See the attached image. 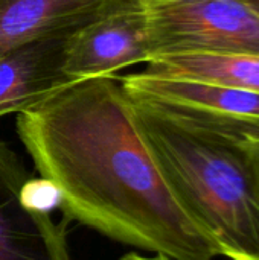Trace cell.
I'll return each instance as SVG.
<instances>
[{"instance_id":"6","label":"cell","mask_w":259,"mask_h":260,"mask_svg":"<svg viewBox=\"0 0 259 260\" xmlns=\"http://www.w3.org/2000/svg\"><path fill=\"white\" fill-rule=\"evenodd\" d=\"M31 177L21 158L0 142V260H72L64 224L23 203Z\"/></svg>"},{"instance_id":"13","label":"cell","mask_w":259,"mask_h":260,"mask_svg":"<svg viewBox=\"0 0 259 260\" xmlns=\"http://www.w3.org/2000/svg\"><path fill=\"white\" fill-rule=\"evenodd\" d=\"M244 2L259 15V0H244Z\"/></svg>"},{"instance_id":"4","label":"cell","mask_w":259,"mask_h":260,"mask_svg":"<svg viewBox=\"0 0 259 260\" xmlns=\"http://www.w3.org/2000/svg\"><path fill=\"white\" fill-rule=\"evenodd\" d=\"M130 99L182 122L238 140L259 139V94L145 72L121 78Z\"/></svg>"},{"instance_id":"5","label":"cell","mask_w":259,"mask_h":260,"mask_svg":"<svg viewBox=\"0 0 259 260\" xmlns=\"http://www.w3.org/2000/svg\"><path fill=\"white\" fill-rule=\"evenodd\" d=\"M148 21L140 0H122L69 34L64 72L76 81L116 76L130 66L150 62Z\"/></svg>"},{"instance_id":"8","label":"cell","mask_w":259,"mask_h":260,"mask_svg":"<svg viewBox=\"0 0 259 260\" xmlns=\"http://www.w3.org/2000/svg\"><path fill=\"white\" fill-rule=\"evenodd\" d=\"M122 0H0V56L20 46L72 34Z\"/></svg>"},{"instance_id":"9","label":"cell","mask_w":259,"mask_h":260,"mask_svg":"<svg viewBox=\"0 0 259 260\" xmlns=\"http://www.w3.org/2000/svg\"><path fill=\"white\" fill-rule=\"evenodd\" d=\"M145 73L226 85L259 94V55L176 53L154 58Z\"/></svg>"},{"instance_id":"3","label":"cell","mask_w":259,"mask_h":260,"mask_svg":"<svg viewBox=\"0 0 259 260\" xmlns=\"http://www.w3.org/2000/svg\"><path fill=\"white\" fill-rule=\"evenodd\" d=\"M151 61L176 53L259 55V15L244 0L142 2Z\"/></svg>"},{"instance_id":"15","label":"cell","mask_w":259,"mask_h":260,"mask_svg":"<svg viewBox=\"0 0 259 260\" xmlns=\"http://www.w3.org/2000/svg\"><path fill=\"white\" fill-rule=\"evenodd\" d=\"M256 260H259V257H258V259H256Z\"/></svg>"},{"instance_id":"1","label":"cell","mask_w":259,"mask_h":260,"mask_svg":"<svg viewBox=\"0 0 259 260\" xmlns=\"http://www.w3.org/2000/svg\"><path fill=\"white\" fill-rule=\"evenodd\" d=\"M40 177L60 193L66 222L174 260H212L215 245L166 186L118 76L73 82L17 114Z\"/></svg>"},{"instance_id":"12","label":"cell","mask_w":259,"mask_h":260,"mask_svg":"<svg viewBox=\"0 0 259 260\" xmlns=\"http://www.w3.org/2000/svg\"><path fill=\"white\" fill-rule=\"evenodd\" d=\"M119 260H174L171 259L169 256L163 254V253H156V256H143V254H139L136 251H131V253H127L124 254Z\"/></svg>"},{"instance_id":"10","label":"cell","mask_w":259,"mask_h":260,"mask_svg":"<svg viewBox=\"0 0 259 260\" xmlns=\"http://www.w3.org/2000/svg\"><path fill=\"white\" fill-rule=\"evenodd\" d=\"M23 203L35 210L50 213L52 209L60 207V193L56 187L44 178H29L21 190Z\"/></svg>"},{"instance_id":"2","label":"cell","mask_w":259,"mask_h":260,"mask_svg":"<svg viewBox=\"0 0 259 260\" xmlns=\"http://www.w3.org/2000/svg\"><path fill=\"white\" fill-rule=\"evenodd\" d=\"M131 101L133 117L188 218L231 260L259 257V195L243 140Z\"/></svg>"},{"instance_id":"7","label":"cell","mask_w":259,"mask_h":260,"mask_svg":"<svg viewBox=\"0 0 259 260\" xmlns=\"http://www.w3.org/2000/svg\"><path fill=\"white\" fill-rule=\"evenodd\" d=\"M67 37L34 41L0 56V119L31 110L78 82L64 72Z\"/></svg>"},{"instance_id":"11","label":"cell","mask_w":259,"mask_h":260,"mask_svg":"<svg viewBox=\"0 0 259 260\" xmlns=\"http://www.w3.org/2000/svg\"><path fill=\"white\" fill-rule=\"evenodd\" d=\"M243 145H244L246 152H247L249 160H250V166L253 171L255 184H256V190H258L259 195V139L249 137V139L243 140Z\"/></svg>"},{"instance_id":"14","label":"cell","mask_w":259,"mask_h":260,"mask_svg":"<svg viewBox=\"0 0 259 260\" xmlns=\"http://www.w3.org/2000/svg\"><path fill=\"white\" fill-rule=\"evenodd\" d=\"M140 2H147V0H140Z\"/></svg>"}]
</instances>
